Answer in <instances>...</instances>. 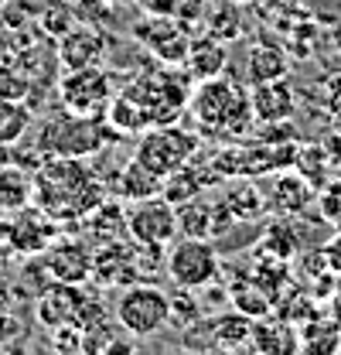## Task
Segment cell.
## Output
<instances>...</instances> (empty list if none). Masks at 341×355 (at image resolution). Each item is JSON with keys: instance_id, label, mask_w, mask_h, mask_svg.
I'll return each instance as SVG.
<instances>
[{"instance_id": "cell-1", "label": "cell", "mask_w": 341, "mask_h": 355, "mask_svg": "<svg viewBox=\"0 0 341 355\" xmlns=\"http://www.w3.org/2000/svg\"><path fill=\"white\" fill-rule=\"evenodd\" d=\"M191 106V116H195V127L215 137V140H236L250 130L253 123V103H250V92L239 89L236 83L215 76L209 83H202L198 92L188 99Z\"/></svg>"}, {"instance_id": "cell-2", "label": "cell", "mask_w": 341, "mask_h": 355, "mask_svg": "<svg viewBox=\"0 0 341 355\" xmlns=\"http://www.w3.org/2000/svg\"><path fill=\"white\" fill-rule=\"evenodd\" d=\"M198 154V137L191 130H181L174 123H161V127H147L143 137L137 140V161L143 168H150L157 178L174 175L177 168L191 164V157Z\"/></svg>"}, {"instance_id": "cell-3", "label": "cell", "mask_w": 341, "mask_h": 355, "mask_svg": "<svg viewBox=\"0 0 341 355\" xmlns=\"http://www.w3.org/2000/svg\"><path fill=\"white\" fill-rule=\"evenodd\" d=\"M116 321L133 338H150L170 324V294L154 284H130L116 301Z\"/></svg>"}, {"instance_id": "cell-4", "label": "cell", "mask_w": 341, "mask_h": 355, "mask_svg": "<svg viewBox=\"0 0 341 355\" xmlns=\"http://www.w3.org/2000/svg\"><path fill=\"white\" fill-rule=\"evenodd\" d=\"M123 96H130V99L140 106L147 127L177 123V116H181L184 106H188V89H184V83H181L174 72L140 76V79L130 83V89L123 92Z\"/></svg>"}, {"instance_id": "cell-5", "label": "cell", "mask_w": 341, "mask_h": 355, "mask_svg": "<svg viewBox=\"0 0 341 355\" xmlns=\"http://www.w3.org/2000/svg\"><path fill=\"white\" fill-rule=\"evenodd\" d=\"M38 147L51 161L55 157H89V154H96L103 147V127L92 116L65 113V116H55V120L42 123Z\"/></svg>"}, {"instance_id": "cell-6", "label": "cell", "mask_w": 341, "mask_h": 355, "mask_svg": "<svg viewBox=\"0 0 341 355\" xmlns=\"http://www.w3.org/2000/svg\"><path fill=\"white\" fill-rule=\"evenodd\" d=\"M168 277L177 287H191V291L212 287L218 280V253L212 239L181 236L168 253Z\"/></svg>"}, {"instance_id": "cell-7", "label": "cell", "mask_w": 341, "mask_h": 355, "mask_svg": "<svg viewBox=\"0 0 341 355\" xmlns=\"http://www.w3.org/2000/svg\"><path fill=\"white\" fill-rule=\"evenodd\" d=\"M58 99H62L65 113L99 120V116L110 110V103H113L110 76H106L99 65H89V69H69V76H65L62 86H58Z\"/></svg>"}, {"instance_id": "cell-8", "label": "cell", "mask_w": 341, "mask_h": 355, "mask_svg": "<svg viewBox=\"0 0 341 355\" xmlns=\"http://www.w3.org/2000/svg\"><path fill=\"white\" fill-rule=\"evenodd\" d=\"M127 236L137 239V243L168 246L177 236V205H170L164 195L133 202L127 209Z\"/></svg>"}, {"instance_id": "cell-9", "label": "cell", "mask_w": 341, "mask_h": 355, "mask_svg": "<svg viewBox=\"0 0 341 355\" xmlns=\"http://www.w3.org/2000/svg\"><path fill=\"white\" fill-rule=\"evenodd\" d=\"M92 260H96V250L82 239H58L44 246V270L51 280L85 284L92 277Z\"/></svg>"}, {"instance_id": "cell-10", "label": "cell", "mask_w": 341, "mask_h": 355, "mask_svg": "<svg viewBox=\"0 0 341 355\" xmlns=\"http://www.w3.org/2000/svg\"><path fill=\"white\" fill-rule=\"evenodd\" d=\"M85 297L79 291V284H65V280H51L38 294V321L42 328H58V324H69V321H79L85 308Z\"/></svg>"}, {"instance_id": "cell-11", "label": "cell", "mask_w": 341, "mask_h": 355, "mask_svg": "<svg viewBox=\"0 0 341 355\" xmlns=\"http://www.w3.org/2000/svg\"><path fill=\"white\" fill-rule=\"evenodd\" d=\"M311 205H317V188L300 175H280L273 181V191L266 195V209H273L277 216L294 219L300 212H307Z\"/></svg>"}, {"instance_id": "cell-12", "label": "cell", "mask_w": 341, "mask_h": 355, "mask_svg": "<svg viewBox=\"0 0 341 355\" xmlns=\"http://www.w3.org/2000/svg\"><path fill=\"white\" fill-rule=\"evenodd\" d=\"M250 349L266 355H283V352H297L300 349V331L290 318H273L263 314V318H253V338H250Z\"/></svg>"}, {"instance_id": "cell-13", "label": "cell", "mask_w": 341, "mask_h": 355, "mask_svg": "<svg viewBox=\"0 0 341 355\" xmlns=\"http://www.w3.org/2000/svg\"><path fill=\"white\" fill-rule=\"evenodd\" d=\"M58 58L65 69H89L106 58V42L96 28H69L58 38Z\"/></svg>"}, {"instance_id": "cell-14", "label": "cell", "mask_w": 341, "mask_h": 355, "mask_svg": "<svg viewBox=\"0 0 341 355\" xmlns=\"http://www.w3.org/2000/svg\"><path fill=\"white\" fill-rule=\"evenodd\" d=\"M250 103H253V116L259 123H283L294 113L297 96H294V86L287 79H273V83L253 86Z\"/></svg>"}, {"instance_id": "cell-15", "label": "cell", "mask_w": 341, "mask_h": 355, "mask_svg": "<svg viewBox=\"0 0 341 355\" xmlns=\"http://www.w3.org/2000/svg\"><path fill=\"white\" fill-rule=\"evenodd\" d=\"M222 69H225V44L218 42V38L209 35V38L191 42L188 55H184V72H188V79L209 83L215 76H222Z\"/></svg>"}, {"instance_id": "cell-16", "label": "cell", "mask_w": 341, "mask_h": 355, "mask_svg": "<svg viewBox=\"0 0 341 355\" xmlns=\"http://www.w3.org/2000/svg\"><path fill=\"white\" fill-rule=\"evenodd\" d=\"M229 301L236 304V311H243V314H250V318H263V314L273 311L277 294H273L266 284H259L253 273H243V277L232 280V287H229Z\"/></svg>"}, {"instance_id": "cell-17", "label": "cell", "mask_w": 341, "mask_h": 355, "mask_svg": "<svg viewBox=\"0 0 341 355\" xmlns=\"http://www.w3.org/2000/svg\"><path fill=\"white\" fill-rule=\"evenodd\" d=\"M250 338H253V318H250V314L229 311V314H215L212 318V345L215 349L239 352V349H250Z\"/></svg>"}, {"instance_id": "cell-18", "label": "cell", "mask_w": 341, "mask_h": 355, "mask_svg": "<svg viewBox=\"0 0 341 355\" xmlns=\"http://www.w3.org/2000/svg\"><path fill=\"white\" fill-rule=\"evenodd\" d=\"M300 331V352H311V355H328V352H338L341 349V324L331 318H311L304 321Z\"/></svg>"}, {"instance_id": "cell-19", "label": "cell", "mask_w": 341, "mask_h": 355, "mask_svg": "<svg viewBox=\"0 0 341 355\" xmlns=\"http://www.w3.org/2000/svg\"><path fill=\"white\" fill-rule=\"evenodd\" d=\"M215 202L212 198H191L184 205H177V232L195 236V239H212L215 236Z\"/></svg>"}, {"instance_id": "cell-20", "label": "cell", "mask_w": 341, "mask_h": 355, "mask_svg": "<svg viewBox=\"0 0 341 355\" xmlns=\"http://www.w3.org/2000/svg\"><path fill=\"white\" fill-rule=\"evenodd\" d=\"M246 72H250V83L259 86V83L287 79L290 65H287V55H283L280 48H273V44H259V48H253V55H250Z\"/></svg>"}, {"instance_id": "cell-21", "label": "cell", "mask_w": 341, "mask_h": 355, "mask_svg": "<svg viewBox=\"0 0 341 355\" xmlns=\"http://www.w3.org/2000/svg\"><path fill=\"white\" fill-rule=\"evenodd\" d=\"M205 184H209V178L198 175L195 164H184V168H177L174 175L164 178L161 191H164V198H168L170 205H184V202L198 198V195L205 191Z\"/></svg>"}, {"instance_id": "cell-22", "label": "cell", "mask_w": 341, "mask_h": 355, "mask_svg": "<svg viewBox=\"0 0 341 355\" xmlns=\"http://www.w3.org/2000/svg\"><path fill=\"white\" fill-rule=\"evenodd\" d=\"M222 202L229 205V212H232V219L236 222H253V219H259V216L266 212V195H263V191H256L250 181L232 184V191H225V195H222Z\"/></svg>"}, {"instance_id": "cell-23", "label": "cell", "mask_w": 341, "mask_h": 355, "mask_svg": "<svg viewBox=\"0 0 341 355\" xmlns=\"http://www.w3.org/2000/svg\"><path fill=\"white\" fill-rule=\"evenodd\" d=\"M161 184H164V178H157L150 168H143V164L133 157L127 168H123V175H120V195L130 198V202L154 198V195L161 191Z\"/></svg>"}, {"instance_id": "cell-24", "label": "cell", "mask_w": 341, "mask_h": 355, "mask_svg": "<svg viewBox=\"0 0 341 355\" xmlns=\"http://www.w3.org/2000/svg\"><path fill=\"white\" fill-rule=\"evenodd\" d=\"M31 127V110L24 99H0V147L17 144Z\"/></svg>"}, {"instance_id": "cell-25", "label": "cell", "mask_w": 341, "mask_h": 355, "mask_svg": "<svg viewBox=\"0 0 341 355\" xmlns=\"http://www.w3.org/2000/svg\"><path fill=\"white\" fill-rule=\"evenodd\" d=\"M209 35L218 42H232L243 35V17L236 0H212L209 7Z\"/></svg>"}, {"instance_id": "cell-26", "label": "cell", "mask_w": 341, "mask_h": 355, "mask_svg": "<svg viewBox=\"0 0 341 355\" xmlns=\"http://www.w3.org/2000/svg\"><path fill=\"white\" fill-rule=\"evenodd\" d=\"M297 246H300V239H297V232H294V225H290L287 216L273 222V225L266 229V236H263L266 257H277V260H290V257L297 253Z\"/></svg>"}, {"instance_id": "cell-27", "label": "cell", "mask_w": 341, "mask_h": 355, "mask_svg": "<svg viewBox=\"0 0 341 355\" xmlns=\"http://www.w3.org/2000/svg\"><path fill=\"white\" fill-rule=\"evenodd\" d=\"M209 311H205V301L191 291V287H177L170 294V321L177 328H191L195 321H202Z\"/></svg>"}, {"instance_id": "cell-28", "label": "cell", "mask_w": 341, "mask_h": 355, "mask_svg": "<svg viewBox=\"0 0 341 355\" xmlns=\"http://www.w3.org/2000/svg\"><path fill=\"white\" fill-rule=\"evenodd\" d=\"M317 209L328 222L341 225V178H331L317 188Z\"/></svg>"}, {"instance_id": "cell-29", "label": "cell", "mask_w": 341, "mask_h": 355, "mask_svg": "<svg viewBox=\"0 0 341 355\" xmlns=\"http://www.w3.org/2000/svg\"><path fill=\"white\" fill-rule=\"evenodd\" d=\"M28 92H31V83L24 72L0 65V99H24Z\"/></svg>"}, {"instance_id": "cell-30", "label": "cell", "mask_w": 341, "mask_h": 355, "mask_svg": "<svg viewBox=\"0 0 341 355\" xmlns=\"http://www.w3.org/2000/svg\"><path fill=\"white\" fill-rule=\"evenodd\" d=\"M321 257H324V266H328V273H331V277H341V232H338V236H331V239L324 243Z\"/></svg>"}, {"instance_id": "cell-31", "label": "cell", "mask_w": 341, "mask_h": 355, "mask_svg": "<svg viewBox=\"0 0 341 355\" xmlns=\"http://www.w3.org/2000/svg\"><path fill=\"white\" fill-rule=\"evenodd\" d=\"M7 321H10V297L0 291V328H3Z\"/></svg>"}, {"instance_id": "cell-32", "label": "cell", "mask_w": 341, "mask_h": 355, "mask_svg": "<svg viewBox=\"0 0 341 355\" xmlns=\"http://www.w3.org/2000/svg\"><path fill=\"white\" fill-rule=\"evenodd\" d=\"M236 3H253V0H236Z\"/></svg>"}, {"instance_id": "cell-33", "label": "cell", "mask_w": 341, "mask_h": 355, "mask_svg": "<svg viewBox=\"0 0 341 355\" xmlns=\"http://www.w3.org/2000/svg\"><path fill=\"white\" fill-rule=\"evenodd\" d=\"M3 3H7V0H0V14H3Z\"/></svg>"}, {"instance_id": "cell-34", "label": "cell", "mask_w": 341, "mask_h": 355, "mask_svg": "<svg viewBox=\"0 0 341 355\" xmlns=\"http://www.w3.org/2000/svg\"><path fill=\"white\" fill-rule=\"evenodd\" d=\"M205 3H212V0H205Z\"/></svg>"}]
</instances>
